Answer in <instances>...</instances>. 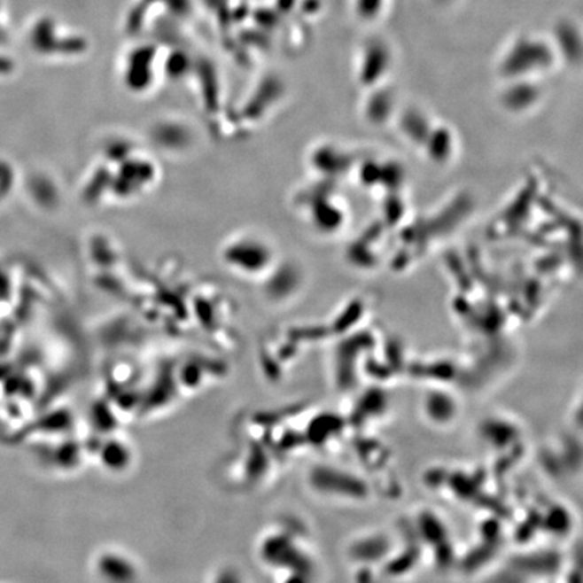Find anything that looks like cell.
Returning <instances> with one entry per match:
<instances>
[{"instance_id":"6da1fadb","label":"cell","mask_w":583,"mask_h":583,"mask_svg":"<svg viewBox=\"0 0 583 583\" xmlns=\"http://www.w3.org/2000/svg\"><path fill=\"white\" fill-rule=\"evenodd\" d=\"M383 0H360L361 14L365 15V17H371V15L376 14L377 10L380 9Z\"/></svg>"}]
</instances>
